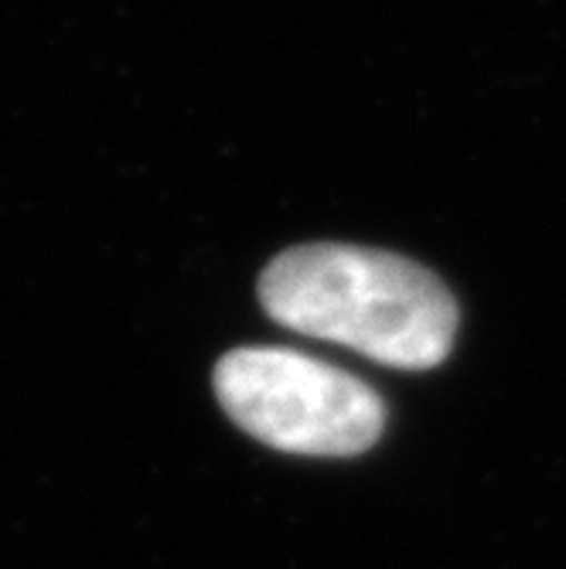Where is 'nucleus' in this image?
<instances>
[{
    "label": "nucleus",
    "instance_id": "nucleus-1",
    "mask_svg": "<svg viewBox=\"0 0 566 569\" xmlns=\"http://www.w3.org/2000/svg\"><path fill=\"white\" fill-rule=\"evenodd\" d=\"M267 315L379 366L427 372L454 348L457 303L420 263L338 242L280 252L260 277Z\"/></svg>",
    "mask_w": 566,
    "mask_h": 569
},
{
    "label": "nucleus",
    "instance_id": "nucleus-2",
    "mask_svg": "<svg viewBox=\"0 0 566 569\" xmlns=\"http://www.w3.org/2000/svg\"><path fill=\"white\" fill-rule=\"evenodd\" d=\"M216 396L239 430L297 457H355L386 430L369 382L290 348H232L216 366Z\"/></svg>",
    "mask_w": 566,
    "mask_h": 569
}]
</instances>
